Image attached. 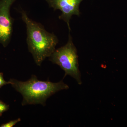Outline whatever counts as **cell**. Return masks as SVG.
<instances>
[{"label":"cell","instance_id":"obj_3","mask_svg":"<svg viewBox=\"0 0 127 127\" xmlns=\"http://www.w3.org/2000/svg\"><path fill=\"white\" fill-rule=\"evenodd\" d=\"M78 58L77 50L73 42L72 37L69 34L66 44L56 49L49 57V60L53 63L58 65L64 71V77L69 75L81 85L82 82Z\"/></svg>","mask_w":127,"mask_h":127},{"label":"cell","instance_id":"obj_4","mask_svg":"<svg viewBox=\"0 0 127 127\" xmlns=\"http://www.w3.org/2000/svg\"><path fill=\"white\" fill-rule=\"evenodd\" d=\"M16 0H0V43L4 47L9 43L12 32L13 21L10 8Z\"/></svg>","mask_w":127,"mask_h":127},{"label":"cell","instance_id":"obj_1","mask_svg":"<svg viewBox=\"0 0 127 127\" xmlns=\"http://www.w3.org/2000/svg\"><path fill=\"white\" fill-rule=\"evenodd\" d=\"M21 14L26 26L28 50L36 65L41 66L56 50L58 39L55 34L47 31L40 23L30 19L26 12L22 11Z\"/></svg>","mask_w":127,"mask_h":127},{"label":"cell","instance_id":"obj_6","mask_svg":"<svg viewBox=\"0 0 127 127\" xmlns=\"http://www.w3.org/2000/svg\"><path fill=\"white\" fill-rule=\"evenodd\" d=\"M21 121V119L18 118L17 119H16L11 121H10L9 122H7L5 124H2L1 125L0 127H12L16 125L17 124L20 122Z\"/></svg>","mask_w":127,"mask_h":127},{"label":"cell","instance_id":"obj_5","mask_svg":"<svg viewBox=\"0 0 127 127\" xmlns=\"http://www.w3.org/2000/svg\"><path fill=\"white\" fill-rule=\"evenodd\" d=\"M83 0H46L50 7L54 10H59L62 14L59 18L66 22L70 32V21L72 16L75 15L79 16V5Z\"/></svg>","mask_w":127,"mask_h":127},{"label":"cell","instance_id":"obj_7","mask_svg":"<svg viewBox=\"0 0 127 127\" xmlns=\"http://www.w3.org/2000/svg\"><path fill=\"white\" fill-rule=\"evenodd\" d=\"M9 108V106L0 100V116L3 113L7 111Z\"/></svg>","mask_w":127,"mask_h":127},{"label":"cell","instance_id":"obj_2","mask_svg":"<svg viewBox=\"0 0 127 127\" xmlns=\"http://www.w3.org/2000/svg\"><path fill=\"white\" fill-rule=\"evenodd\" d=\"M9 82L16 91L22 95V106L41 104L45 106L46 101L52 95L59 91L69 88L68 85L63 81L53 83L49 81H40L34 75L26 81L11 79Z\"/></svg>","mask_w":127,"mask_h":127},{"label":"cell","instance_id":"obj_8","mask_svg":"<svg viewBox=\"0 0 127 127\" xmlns=\"http://www.w3.org/2000/svg\"><path fill=\"white\" fill-rule=\"evenodd\" d=\"M8 84H10L9 82L6 81L3 77V73L0 72V88L4 85Z\"/></svg>","mask_w":127,"mask_h":127}]
</instances>
